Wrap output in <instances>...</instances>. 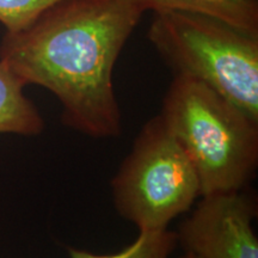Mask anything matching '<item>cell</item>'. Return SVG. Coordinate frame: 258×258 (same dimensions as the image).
<instances>
[{
  "instance_id": "1",
  "label": "cell",
  "mask_w": 258,
  "mask_h": 258,
  "mask_svg": "<svg viewBox=\"0 0 258 258\" xmlns=\"http://www.w3.org/2000/svg\"><path fill=\"white\" fill-rule=\"evenodd\" d=\"M145 12L133 0H57L25 28L5 32L0 61L25 86L53 93L64 125L91 138H117L122 115L112 73Z\"/></svg>"
},
{
  "instance_id": "2",
  "label": "cell",
  "mask_w": 258,
  "mask_h": 258,
  "mask_svg": "<svg viewBox=\"0 0 258 258\" xmlns=\"http://www.w3.org/2000/svg\"><path fill=\"white\" fill-rule=\"evenodd\" d=\"M160 116L191 161L201 196L246 188L258 165V121L183 76L173 77Z\"/></svg>"
},
{
  "instance_id": "3",
  "label": "cell",
  "mask_w": 258,
  "mask_h": 258,
  "mask_svg": "<svg viewBox=\"0 0 258 258\" xmlns=\"http://www.w3.org/2000/svg\"><path fill=\"white\" fill-rule=\"evenodd\" d=\"M148 40L175 76L205 84L258 121V36L209 16L156 11Z\"/></svg>"
},
{
  "instance_id": "4",
  "label": "cell",
  "mask_w": 258,
  "mask_h": 258,
  "mask_svg": "<svg viewBox=\"0 0 258 258\" xmlns=\"http://www.w3.org/2000/svg\"><path fill=\"white\" fill-rule=\"evenodd\" d=\"M111 192L116 211L139 231L166 230L201 196L198 173L160 114L139 132Z\"/></svg>"
},
{
  "instance_id": "5",
  "label": "cell",
  "mask_w": 258,
  "mask_h": 258,
  "mask_svg": "<svg viewBox=\"0 0 258 258\" xmlns=\"http://www.w3.org/2000/svg\"><path fill=\"white\" fill-rule=\"evenodd\" d=\"M256 215V200L245 189L202 195L176 232L177 241L199 258H258Z\"/></svg>"
},
{
  "instance_id": "6",
  "label": "cell",
  "mask_w": 258,
  "mask_h": 258,
  "mask_svg": "<svg viewBox=\"0 0 258 258\" xmlns=\"http://www.w3.org/2000/svg\"><path fill=\"white\" fill-rule=\"evenodd\" d=\"M145 11H183L218 18L258 36V0H133Z\"/></svg>"
},
{
  "instance_id": "7",
  "label": "cell",
  "mask_w": 258,
  "mask_h": 258,
  "mask_svg": "<svg viewBox=\"0 0 258 258\" xmlns=\"http://www.w3.org/2000/svg\"><path fill=\"white\" fill-rule=\"evenodd\" d=\"M25 85L0 61V133L36 137L44 129L37 108L24 93Z\"/></svg>"
},
{
  "instance_id": "8",
  "label": "cell",
  "mask_w": 258,
  "mask_h": 258,
  "mask_svg": "<svg viewBox=\"0 0 258 258\" xmlns=\"http://www.w3.org/2000/svg\"><path fill=\"white\" fill-rule=\"evenodd\" d=\"M178 244L176 232L170 230L139 231L134 243L120 252L96 254L70 247V258H169Z\"/></svg>"
},
{
  "instance_id": "9",
  "label": "cell",
  "mask_w": 258,
  "mask_h": 258,
  "mask_svg": "<svg viewBox=\"0 0 258 258\" xmlns=\"http://www.w3.org/2000/svg\"><path fill=\"white\" fill-rule=\"evenodd\" d=\"M57 0H0V23L6 32L21 30Z\"/></svg>"
},
{
  "instance_id": "10",
  "label": "cell",
  "mask_w": 258,
  "mask_h": 258,
  "mask_svg": "<svg viewBox=\"0 0 258 258\" xmlns=\"http://www.w3.org/2000/svg\"><path fill=\"white\" fill-rule=\"evenodd\" d=\"M180 258H199L198 256H195V254H192V253H189V252H185L184 254H183L182 257Z\"/></svg>"
}]
</instances>
